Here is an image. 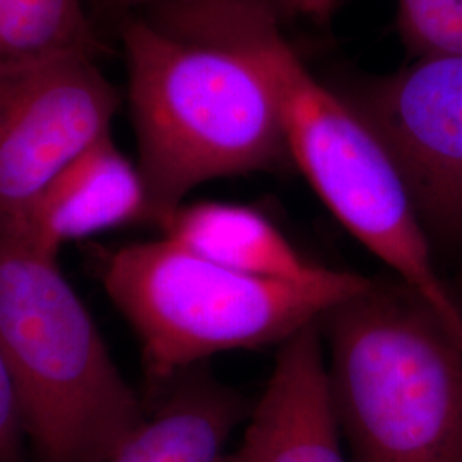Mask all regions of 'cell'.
Here are the masks:
<instances>
[{"instance_id":"obj_1","label":"cell","mask_w":462,"mask_h":462,"mask_svg":"<svg viewBox=\"0 0 462 462\" xmlns=\"http://www.w3.org/2000/svg\"><path fill=\"white\" fill-rule=\"evenodd\" d=\"M146 17L244 59L280 110L291 162L364 247L389 265L462 346V310L440 278L429 233L379 137L356 110L317 81L264 0H162Z\"/></svg>"},{"instance_id":"obj_2","label":"cell","mask_w":462,"mask_h":462,"mask_svg":"<svg viewBox=\"0 0 462 462\" xmlns=\"http://www.w3.org/2000/svg\"><path fill=\"white\" fill-rule=\"evenodd\" d=\"M120 38L149 223L160 226L202 183L291 160L280 110L244 59L143 14L120 19Z\"/></svg>"},{"instance_id":"obj_3","label":"cell","mask_w":462,"mask_h":462,"mask_svg":"<svg viewBox=\"0 0 462 462\" xmlns=\"http://www.w3.org/2000/svg\"><path fill=\"white\" fill-rule=\"evenodd\" d=\"M0 353L40 462H108L148 418L57 257L5 231Z\"/></svg>"},{"instance_id":"obj_4","label":"cell","mask_w":462,"mask_h":462,"mask_svg":"<svg viewBox=\"0 0 462 462\" xmlns=\"http://www.w3.org/2000/svg\"><path fill=\"white\" fill-rule=\"evenodd\" d=\"M320 328L349 462H462V346L413 291L372 282Z\"/></svg>"},{"instance_id":"obj_5","label":"cell","mask_w":462,"mask_h":462,"mask_svg":"<svg viewBox=\"0 0 462 462\" xmlns=\"http://www.w3.org/2000/svg\"><path fill=\"white\" fill-rule=\"evenodd\" d=\"M101 280L135 330L154 385L175 382L223 351L281 346L374 282L336 269L310 282L259 278L168 236L118 248Z\"/></svg>"},{"instance_id":"obj_6","label":"cell","mask_w":462,"mask_h":462,"mask_svg":"<svg viewBox=\"0 0 462 462\" xmlns=\"http://www.w3.org/2000/svg\"><path fill=\"white\" fill-rule=\"evenodd\" d=\"M120 106L97 59L66 55L0 70V230L72 160L112 134Z\"/></svg>"},{"instance_id":"obj_7","label":"cell","mask_w":462,"mask_h":462,"mask_svg":"<svg viewBox=\"0 0 462 462\" xmlns=\"http://www.w3.org/2000/svg\"><path fill=\"white\" fill-rule=\"evenodd\" d=\"M341 97L393 158L429 236L462 240L461 57H420Z\"/></svg>"},{"instance_id":"obj_8","label":"cell","mask_w":462,"mask_h":462,"mask_svg":"<svg viewBox=\"0 0 462 462\" xmlns=\"http://www.w3.org/2000/svg\"><path fill=\"white\" fill-rule=\"evenodd\" d=\"M320 322L281 345L238 446L217 462H349L330 397Z\"/></svg>"},{"instance_id":"obj_9","label":"cell","mask_w":462,"mask_h":462,"mask_svg":"<svg viewBox=\"0 0 462 462\" xmlns=\"http://www.w3.org/2000/svg\"><path fill=\"white\" fill-rule=\"evenodd\" d=\"M146 183L137 163L103 135L53 177L5 233L57 257L69 242L149 221Z\"/></svg>"},{"instance_id":"obj_10","label":"cell","mask_w":462,"mask_h":462,"mask_svg":"<svg viewBox=\"0 0 462 462\" xmlns=\"http://www.w3.org/2000/svg\"><path fill=\"white\" fill-rule=\"evenodd\" d=\"M163 236L235 271L290 282H310L329 267L307 261L263 213L230 202L182 204L160 225Z\"/></svg>"},{"instance_id":"obj_11","label":"cell","mask_w":462,"mask_h":462,"mask_svg":"<svg viewBox=\"0 0 462 462\" xmlns=\"http://www.w3.org/2000/svg\"><path fill=\"white\" fill-rule=\"evenodd\" d=\"M108 462H217L250 408L236 391L189 370Z\"/></svg>"},{"instance_id":"obj_12","label":"cell","mask_w":462,"mask_h":462,"mask_svg":"<svg viewBox=\"0 0 462 462\" xmlns=\"http://www.w3.org/2000/svg\"><path fill=\"white\" fill-rule=\"evenodd\" d=\"M101 51L84 0H0V70Z\"/></svg>"},{"instance_id":"obj_13","label":"cell","mask_w":462,"mask_h":462,"mask_svg":"<svg viewBox=\"0 0 462 462\" xmlns=\"http://www.w3.org/2000/svg\"><path fill=\"white\" fill-rule=\"evenodd\" d=\"M399 30L420 57L462 59V0H399Z\"/></svg>"},{"instance_id":"obj_14","label":"cell","mask_w":462,"mask_h":462,"mask_svg":"<svg viewBox=\"0 0 462 462\" xmlns=\"http://www.w3.org/2000/svg\"><path fill=\"white\" fill-rule=\"evenodd\" d=\"M23 439L14 389L0 353V462L23 461Z\"/></svg>"},{"instance_id":"obj_15","label":"cell","mask_w":462,"mask_h":462,"mask_svg":"<svg viewBox=\"0 0 462 462\" xmlns=\"http://www.w3.org/2000/svg\"><path fill=\"white\" fill-rule=\"evenodd\" d=\"M278 17L326 16L339 0H264Z\"/></svg>"},{"instance_id":"obj_16","label":"cell","mask_w":462,"mask_h":462,"mask_svg":"<svg viewBox=\"0 0 462 462\" xmlns=\"http://www.w3.org/2000/svg\"><path fill=\"white\" fill-rule=\"evenodd\" d=\"M93 2L103 11H108V14L124 19L131 14H139L162 0H93Z\"/></svg>"}]
</instances>
